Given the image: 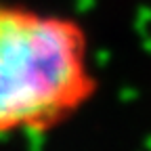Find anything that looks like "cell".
Masks as SVG:
<instances>
[{"label": "cell", "mask_w": 151, "mask_h": 151, "mask_svg": "<svg viewBox=\"0 0 151 151\" xmlns=\"http://www.w3.org/2000/svg\"><path fill=\"white\" fill-rule=\"evenodd\" d=\"M94 92L88 36L76 19L0 2V137L50 132Z\"/></svg>", "instance_id": "cell-1"}]
</instances>
